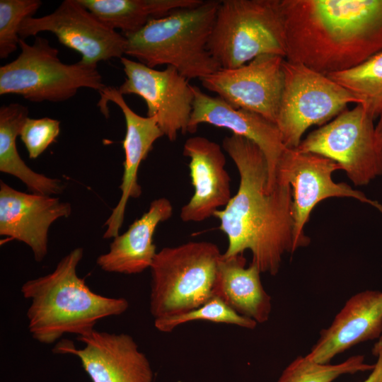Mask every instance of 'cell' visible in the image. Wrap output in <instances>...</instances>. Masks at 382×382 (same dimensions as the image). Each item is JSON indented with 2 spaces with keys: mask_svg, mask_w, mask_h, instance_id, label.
Instances as JSON below:
<instances>
[{
  "mask_svg": "<svg viewBox=\"0 0 382 382\" xmlns=\"http://www.w3.org/2000/svg\"><path fill=\"white\" fill-rule=\"evenodd\" d=\"M18 47L17 58L0 67L1 96L17 94L35 103L62 102L81 88L99 92L106 86L97 65L63 63L58 50L46 38L36 36L33 45L20 38Z\"/></svg>",
  "mask_w": 382,
  "mask_h": 382,
  "instance_id": "52a82bcc",
  "label": "cell"
},
{
  "mask_svg": "<svg viewBox=\"0 0 382 382\" xmlns=\"http://www.w3.org/2000/svg\"><path fill=\"white\" fill-rule=\"evenodd\" d=\"M285 59L327 75L382 51V0H280Z\"/></svg>",
  "mask_w": 382,
  "mask_h": 382,
  "instance_id": "7a4b0ae2",
  "label": "cell"
},
{
  "mask_svg": "<svg viewBox=\"0 0 382 382\" xmlns=\"http://www.w3.org/2000/svg\"><path fill=\"white\" fill-rule=\"evenodd\" d=\"M120 62L126 78L119 92L140 96L146 103L147 116L157 117L161 130L170 141H175L179 132L185 134L194 100L188 80L171 66L157 70L125 57Z\"/></svg>",
  "mask_w": 382,
  "mask_h": 382,
  "instance_id": "7c38bea8",
  "label": "cell"
},
{
  "mask_svg": "<svg viewBox=\"0 0 382 382\" xmlns=\"http://www.w3.org/2000/svg\"><path fill=\"white\" fill-rule=\"evenodd\" d=\"M60 133V121L42 117H28L21 130L20 137L31 159L39 157L53 143Z\"/></svg>",
  "mask_w": 382,
  "mask_h": 382,
  "instance_id": "83f0119b",
  "label": "cell"
},
{
  "mask_svg": "<svg viewBox=\"0 0 382 382\" xmlns=\"http://www.w3.org/2000/svg\"><path fill=\"white\" fill-rule=\"evenodd\" d=\"M282 57L263 54L233 69H220L200 81L231 106L275 123L284 84Z\"/></svg>",
  "mask_w": 382,
  "mask_h": 382,
  "instance_id": "4fadbf2b",
  "label": "cell"
},
{
  "mask_svg": "<svg viewBox=\"0 0 382 382\" xmlns=\"http://www.w3.org/2000/svg\"><path fill=\"white\" fill-rule=\"evenodd\" d=\"M220 1H203L150 20L139 31L124 35L125 54L154 68L166 64L189 79L221 69L207 49Z\"/></svg>",
  "mask_w": 382,
  "mask_h": 382,
  "instance_id": "277c9868",
  "label": "cell"
},
{
  "mask_svg": "<svg viewBox=\"0 0 382 382\" xmlns=\"http://www.w3.org/2000/svg\"><path fill=\"white\" fill-rule=\"evenodd\" d=\"M341 170L336 162L320 155L286 148L276 170V183L289 185L292 191L294 250L305 247L310 239L304 227L313 208L330 197H351L368 204L382 214V204L353 189L345 183H335L333 172Z\"/></svg>",
  "mask_w": 382,
  "mask_h": 382,
  "instance_id": "30bf717a",
  "label": "cell"
},
{
  "mask_svg": "<svg viewBox=\"0 0 382 382\" xmlns=\"http://www.w3.org/2000/svg\"><path fill=\"white\" fill-rule=\"evenodd\" d=\"M374 366L359 354L336 364H320L306 355L299 356L284 369L277 382H332L342 375L371 371Z\"/></svg>",
  "mask_w": 382,
  "mask_h": 382,
  "instance_id": "d4e9b609",
  "label": "cell"
},
{
  "mask_svg": "<svg viewBox=\"0 0 382 382\" xmlns=\"http://www.w3.org/2000/svg\"><path fill=\"white\" fill-rule=\"evenodd\" d=\"M28 117V109L20 103L3 105L0 108V171L11 175L27 187L31 193L57 195L64 189V183L38 173L21 158L16 138Z\"/></svg>",
  "mask_w": 382,
  "mask_h": 382,
  "instance_id": "7402d4cb",
  "label": "cell"
},
{
  "mask_svg": "<svg viewBox=\"0 0 382 382\" xmlns=\"http://www.w3.org/2000/svg\"><path fill=\"white\" fill-rule=\"evenodd\" d=\"M382 335V291L366 290L351 296L331 325L306 355L320 364H329L337 354L361 342Z\"/></svg>",
  "mask_w": 382,
  "mask_h": 382,
  "instance_id": "d6986e66",
  "label": "cell"
},
{
  "mask_svg": "<svg viewBox=\"0 0 382 382\" xmlns=\"http://www.w3.org/2000/svg\"><path fill=\"white\" fill-rule=\"evenodd\" d=\"M326 76L353 94L374 119L382 114V51L353 68Z\"/></svg>",
  "mask_w": 382,
  "mask_h": 382,
  "instance_id": "cb8c5ba5",
  "label": "cell"
},
{
  "mask_svg": "<svg viewBox=\"0 0 382 382\" xmlns=\"http://www.w3.org/2000/svg\"><path fill=\"white\" fill-rule=\"evenodd\" d=\"M99 93L100 100L98 105L103 114L106 117L109 116L106 105L111 101L120 108L126 124V132L122 141L125 161L120 185L121 196L104 224L106 230L103 238L107 239L114 238L119 235L129 199L140 197L141 187L137 181L139 166L153 149L154 142L164 135L158 125L157 117H143L137 114L127 104L118 88L105 86Z\"/></svg>",
  "mask_w": 382,
  "mask_h": 382,
  "instance_id": "2e32d148",
  "label": "cell"
},
{
  "mask_svg": "<svg viewBox=\"0 0 382 382\" xmlns=\"http://www.w3.org/2000/svg\"><path fill=\"white\" fill-rule=\"evenodd\" d=\"M195 320L234 325L250 330L255 328L257 324L255 320L235 312L219 297L213 296L190 311L154 320V326L161 332H170L178 326Z\"/></svg>",
  "mask_w": 382,
  "mask_h": 382,
  "instance_id": "484cf974",
  "label": "cell"
},
{
  "mask_svg": "<svg viewBox=\"0 0 382 382\" xmlns=\"http://www.w3.org/2000/svg\"><path fill=\"white\" fill-rule=\"evenodd\" d=\"M371 352L377 360L371 374L363 382H382V335L373 346Z\"/></svg>",
  "mask_w": 382,
  "mask_h": 382,
  "instance_id": "f1b7e54d",
  "label": "cell"
},
{
  "mask_svg": "<svg viewBox=\"0 0 382 382\" xmlns=\"http://www.w3.org/2000/svg\"><path fill=\"white\" fill-rule=\"evenodd\" d=\"M222 146L240 175L236 194L214 214L228 238L223 255L230 257L249 250L251 263L261 273L275 275L283 255L295 251L291 187L277 183L267 191V161L252 141L231 134L223 139Z\"/></svg>",
  "mask_w": 382,
  "mask_h": 382,
  "instance_id": "6da1fadb",
  "label": "cell"
},
{
  "mask_svg": "<svg viewBox=\"0 0 382 382\" xmlns=\"http://www.w3.org/2000/svg\"><path fill=\"white\" fill-rule=\"evenodd\" d=\"M71 214V204L57 197L25 193L0 181V235L26 244L37 262L48 253L50 226Z\"/></svg>",
  "mask_w": 382,
  "mask_h": 382,
  "instance_id": "9a60e30c",
  "label": "cell"
},
{
  "mask_svg": "<svg viewBox=\"0 0 382 382\" xmlns=\"http://www.w3.org/2000/svg\"><path fill=\"white\" fill-rule=\"evenodd\" d=\"M219 247L209 241H189L157 252L150 267L149 309L154 320L181 314L213 297Z\"/></svg>",
  "mask_w": 382,
  "mask_h": 382,
  "instance_id": "8992f818",
  "label": "cell"
},
{
  "mask_svg": "<svg viewBox=\"0 0 382 382\" xmlns=\"http://www.w3.org/2000/svg\"><path fill=\"white\" fill-rule=\"evenodd\" d=\"M173 206L165 197L153 200L147 212L121 235L115 237L109 250L99 255L98 266L107 272L139 274L151 267L157 253L153 243L158 225L169 219Z\"/></svg>",
  "mask_w": 382,
  "mask_h": 382,
  "instance_id": "ffe728a7",
  "label": "cell"
},
{
  "mask_svg": "<svg viewBox=\"0 0 382 382\" xmlns=\"http://www.w3.org/2000/svg\"><path fill=\"white\" fill-rule=\"evenodd\" d=\"M183 153L190 159L194 194L182 207L180 219L185 222H200L214 216L232 197L226 157L219 144L200 136L188 138Z\"/></svg>",
  "mask_w": 382,
  "mask_h": 382,
  "instance_id": "ac0fdd59",
  "label": "cell"
},
{
  "mask_svg": "<svg viewBox=\"0 0 382 382\" xmlns=\"http://www.w3.org/2000/svg\"><path fill=\"white\" fill-rule=\"evenodd\" d=\"M194 100L187 132L195 133L201 124L231 130L254 142L263 152L268 166L267 191L276 185V170L279 158L286 149L275 123L244 109L236 108L219 96H211L192 86Z\"/></svg>",
  "mask_w": 382,
  "mask_h": 382,
  "instance_id": "e0dca14e",
  "label": "cell"
},
{
  "mask_svg": "<svg viewBox=\"0 0 382 382\" xmlns=\"http://www.w3.org/2000/svg\"><path fill=\"white\" fill-rule=\"evenodd\" d=\"M83 249L76 248L63 257L50 273L25 282L21 288L30 301L28 329L37 342L51 345L65 334L85 336L101 319L117 316L129 308L125 298L93 291L77 274Z\"/></svg>",
  "mask_w": 382,
  "mask_h": 382,
  "instance_id": "3957f363",
  "label": "cell"
},
{
  "mask_svg": "<svg viewBox=\"0 0 382 382\" xmlns=\"http://www.w3.org/2000/svg\"><path fill=\"white\" fill-rule=\"evenodd\" d=\"M77 340L83 348L63 341L54 352L76 356L92 382L154 381L151 364L131 335L94 330Z\"/></svg>",
  "mask_w": 382,
  "mask_h": 382,
  "instance_id": "5bb4252c",
  "label": "cell"
},
{
  "mask_svg": "<svg viewBox=\"0 0 382 382\" xmlns=\"http://www.w3.org/2000/svg\"><path fill=\"white\" fill-rule=\"evenodd\" d=\"M42 5L40 0H0V58L14 52L19 43L18 35L24 20L33 16Z\"/></svg>",
  "mask_w": 382,
  "mask_h": 382,
  "instance_id": "4316f807",
  "label": "cell"
},
{
  "mask_svg": "<svg viewBox=\"0 0 382 382\" xmlns=\"http://www.w3.org/2000/svg\"><path fill=\"white\" fill-rule=\"evenodd\" d=\"M379 120L375 125L376 134L378 144L382 154V114L378 117Z\"/></svg>",
  "mask_w": 382,
  "mask_h": 382,
  "instance_id": "f546056e",
  "label": "cell"
},
{
  "mask_svg": "<svg viewBox=\"0 0 382 382\" xmlns=\"http://www.w3.org/2000/svg\"><path fill=\"white\" fill-rule=\"evenodd\" d=\"M356 105L313 130L296 149L336 162L355 185L363 186L382 175V154L374 117L361 105Z\"/></svg>",
  "mask_w": 382,
  "mask_h": 382,
  "instance_id": "9c48e42d",
  "label": "cell"
},
{
  "mask_svg": "<svg viewBox=\"0 0 382 382\" xmlns=\"http://www.w3.org/2000/svg\"><path fill=\"white\" fill-rule=\"evenodd\" d=\"M44 31L52 33L61 44L78 52L80 61L86 64L120 59L125 54V36L105 25L79 0H64L50 14L26 18L18 35L25 40Z\"/></svg>",
  "mask_w": 382,
  "mask_h": 382,
  "instance_id": "8fae6325",
  "label": "cell"
},
{
  "mask_svg": "<svg viewBox=\"0 0 382 382\" xmlns=\"http://www.w3.org/2000/svg\"><path fill=\"white\" fill-rule=\"evenodd\" d=\"M207 49L221 69L237 68L263 54L285 59L280 0L220 1Z\"/></svg>",
  "mask_w": 382,
  "mask_h": 382,
  "instance_id": "5b68a950",
  "label": "cell"
},
{
  "mask_svg": "<svg viewBox=\"0 0 382 382\" xmlns=\"http://www.w3.org/2000/svg\"><path fill=\"white\" fill-rule=\"evenodd\" d=\"M105 25L124 35L141 30L150 20L184 8L199 5L202 0H79Z\"/></svg>",
  "mask_w": 382,
  "mask_h": 382,
  "instance_id": "603a6c76",
  "label": "cell"
},
{
  "mask_svg": "<svg viewBox=\"0 0 382 382\" xmlns=\"http://www.w3.org/2000/svg\"><path fill=\"white\" fill-rule=\"evenodd\" d=\"M282 67L284 84L275 124L286 148H297L309 127L327 124L349 103H359L325 74L286 59Z\"/></svg>",
  "mask_w": 382,
  "mask_h": 382,
  "instance_id": "ba28073f",
  "label": "cell"
},
{
  "mask_svg": "<svg viewBox=\"0 0 382 382\" xmlns=\"http://www.w3.org/2000/svg\"><path fill=\"white\" fill-rule=\"evenodd\" d=\"M245 264L243 254L230 257L222 254L213 296L219 297L239 315L263 323L270 318L272 299L262 284L258 267L253 263L245 267Z\"/></svg>",
  "mask_w": 382,
  "mask_h": 382,
  "instance_id": "44dd1931",
  "label": "cell"
}]
</instances>
